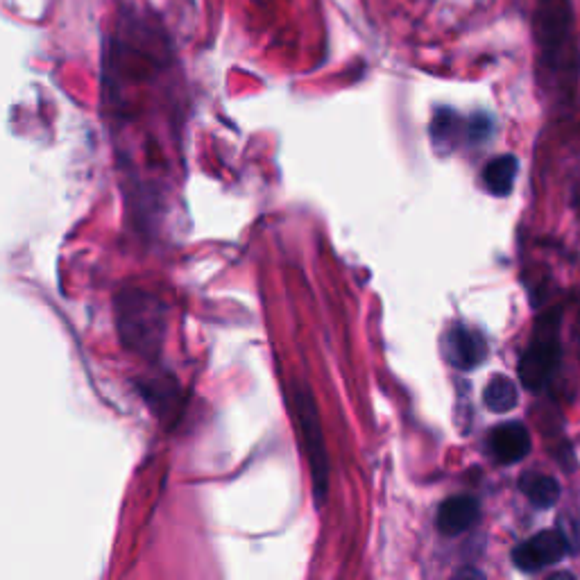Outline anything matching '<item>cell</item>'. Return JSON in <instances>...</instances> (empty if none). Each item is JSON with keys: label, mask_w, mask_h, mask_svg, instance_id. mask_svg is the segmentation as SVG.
Segmentation results:
<instances>
[{"label": "cell", "mask_w": 580, "mask_h": 580, "mask_svg": "<svg viewBox=\"0 0 580 580\" xmlns=\"http://www.w3.org/2000/svg\"><path fill=\"white\" fill-rule=\"evenodd\" d=\"M463 130L467 132V121L456 112H451V109H440L431 123V136L438 145H451L454 143V136Z\"/></svg>", "instance_id": "cell-12"}, {"label": "cell", "mask_w": 580, "mask_h": 580, "mask_svg": "<svg viewBox=\"0 0 580 580\" xmlns=\"http://www.w3.org/2000/svg\"><path fill=\"white\" fill-rule=\"evenodd\" d=\"M519 173V161L513 155H501L488 161L483 168V186L485 191L497 195V198H506L513 193L515 179Z\"/></svg>", "instance_id": "cell-9"}, {"label": "cell", "mask_w": 580, "mask_h": 580, "mask_svg": "<svg viewBox=\"0 0 580 580\" xmlns=\"http://www.w3.org/2000/svg\"><path fill=\"white\" fill-rule=\"evenodd\" d=\"M483 402L492 413H497V415H506L510 411H515L519 404L517 383L508 377H492L483 390Z\"/></svg>", "instance_id": "cell-10"}, {"label": "cell", "mask_w": 580, "mask_h": 580, "mask_svg": "<svg viewBox=\"0 0 580 580\" xmlns=\"http://www.w3.org/2000/svg\"><path fill=\"white\" fill-rule=\"evenodd\" d=\"M456 576H476V578H483L481 571H476V569H463V571H458Z\"/></svg>", "instance_id": "cell-13"}, {"label": "cell", "mask_w": 580, "mask_h": 580, "mask_svg": "<svg viewBox=\"0 0 580 580\" xmlns=\"http://www.w3.org/2000/svg\"><path fill=\"white\" fill-rule=\"evenodd\" d=\"M116 324L123 345L143 358H155L164 340V304L148 290H123L116 297Z\"/></svg>", "instance_id": "cell-2"}, {"label": "cell", "mask_w": 580, "mask_h": 580, "mask_svg": "<svg viewBox=\"0 0 580 580\" xmlns=\"http://www.w3.org/2000/svg\"><path fill=\"white\" fill-rule=\"evenodd\" d=\"M290 399H293L297 426H300L306 458H309V465H311L315 499H318V503H322L329 492L331 463H329L327 445H324V433H322V424H320L318 404H315L313 392L306 388L304 383H295Z\"/></svg>", "instance_id": "cell-3"}, {"label": "cell", "mask_w": 580, "mask_h": 580, "mask_svg": "<svg viewBox=\"0 0 580 580\" xmlns=\"http://www.w3.org/2000/svg\"><path fill=\"white\" fill-rule=\"evenodd\" d=\"M488 447L492 458L501 465H515L524 460L531 451V433L522 422H506L490 431Z\"/></svg>", "instance_id": "cell-6"}, {"label": "cell", "mask_w": 580, "mask_h": 580, "mask_svg": "<svg viewBox=\"0 0 580 580\" xmlns=\"http://www.w3.org/2000/svg\"><path fill=\"white\" fill-rule=\"evenodd\" d=\"M445 356L458 370H474L488 356V345H485L483 336L476 334V331L467 327H454L445 336Z\"/></svg>", "instance_id": "cell-7"}, {"label": "cell", "mask_w": 580, "mask_h": 580, "mask_svg": "<svg viewBox=\"0 0 580 580\" xmlns=\"http://www.w3.org/2000/svg\"><path fill=\"white\" fill-rule=\"evenodd\" d=\"M522 492L535 508L547 510L560 499V483L549 474H526L522 479Z\"/></svg>", "instance_id": "cell-11"}, {"label": "cell", "mask_w": 580, "mask_h": 580, "mask_svg": "<svg viewBox=\"0 0 580 580\" xmlns=\"http://www.w3.org/2000/svg\"><path fill=\"white\" fill-rule=\"evenodd\" d=\"M481 517L479 501L474 497H451L438 508V517H435V526L442 535L456 537L469 531Z\"/></svg>", "instance_id": "cell-8"}, {"label": "cell", "mask_w": 580, "mask_h": 580, "mask_svg": "<svg viewBox=\"0 0 580 580\" xmlns=\"http://www.w3.org/2000/svg\"><path fill=\"white\" fill-rule=\"evenodd\" d=\"M533 32L542 68H547L556 84H569L578 71L571 0H535Z\"/></svg>", "instance_id": "cell-1"}, {"label": "cell", "mask_w": 580, "mask_h": 580, "mask_svg": "<svg viewBox=\"0 0 580 580\" xmlns=\"http://www.w3.org/2000/svg\"><path fill=\"white\" fill-rule=\"evenodd\" d=\"M558 363V343L553 334L537 336L531 347L526 349L522 361H519V381L528 390H540L547 386L553 368Z\"/></svg>", "instance_id": "cell-5"}, {"label": "cell", "mask_w": 580, "mask_h": 580, "mask_svg": "<svg viewBox=\"0 0 580 580\" xmlns=\"http://www.w3.org/2000/svg\"><path fill=\"white\" fill-rule=\"evenodd\" d=\"M567 551H569V540L565 533L542 531L519 544V547L513 551V562L517 569L531 574V571L553 567L556 562H560L567 556Z\"/></svg>", "instance_id": "cell-4"}]
</instances>
